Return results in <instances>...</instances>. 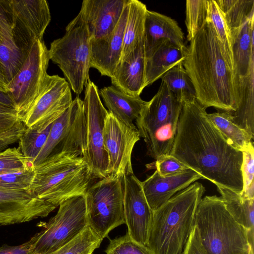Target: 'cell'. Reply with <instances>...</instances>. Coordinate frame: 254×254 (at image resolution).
Returning <instances> with one entry per match:
<instances>
[{
  "label": "cell",
  "mask_w": 254,
  "mask_h": 254,
  "mask_svg": "<svg viewBox=\"0 0 254 254\" xmlns=\"http://www.w3.org/2000/svg\"><path fill=\"white\" fill-rule=\"evenodd\" d=\"M170 154L216 186L243 190L242 152L227 141L195 98L184 102Z\"/></svg>",
  "instance_id": "1"
},
{
  "label": "cell",
  "mask_w": 254,
  "mask_h": 254,
  "mask_svg": "<svg viewBox=\"0 0 254 254\" xmlns=\"http://www.w3.org/2000/svg\"><path fill=\"white\" fill-rule=\"evenodd\" d=\"M183 65L195 91V98L206 109L235 111L240 101L239 79L224 51L214 26L206 22L187 47Z\"/></svg>",
  "instance_id": "2"
},
{
  "label": "cell",
  "mask_w": 254,
  "mask_h": 254,
  "mask_svg": "<svg viewBox=\"0 0 254 254\" xmlns=\"http://www.w3.org/2000/svg\"><path fill=\"white\" fill-rule=\"evenodd\" d=\"M205 191L203 185L195 182L153 211L146 246L154 254H183Z\"/></svg>",
  "instance_id": "3"
},
{
  "label": "cell",
  "mask_w": 254,
  "mask_h": 254,
  "mask_svg": "<svg viewBox=\"0 0 254 254\" xmlns=\"http://www.w3.org/2000/svg\"><path fill=\"white\" fill-rule=\"evenodd\" d=\"M34 171L30 190L55 208L69 198L85 194L94 178L83 158L74 156L48 157Z\"/></svg>",
  "instance_id": "4"
},
{
  "label": "cell",
  "mask_w": 254,
  "mask_h": 254,
  "mask_svg": "<svg viewBox=\"0 0 254 254\" xmlns=\"http://www.w3.org/2000/svg\"><path fill=\"white\" fill-rule=\"evenodd\" d=\"M195 225L207 254H251L247 230L226 209L220 196L206 195L199 200Z\"/></svg>",
  "instance_id": "5"
},
{
  "label": "cell",
  "mask_w": 254,
  "mask_h": 254,
  "mask_svg": "<svg viewBox=\"0 0 254 254\" xmlns=\"http://www.w3.org/2000/svg\"><path fill=\"white\" fill-rule=\"evenodd\" d=\"M184 101L178 98L161 81L157 92L135 120L147 154L156 160L170 153Z\"/></svg>",
  "instance_id": "6"
},
{
  "label": "cell",
  "mask_w": 254,
  "mask_h": 254,
  "mask_svg": "<svg viewBox=\"0 0 254 254\" xmlns=\"http://www.w3.org/2000/svg\"><path fill=\"white\" fill-rule=\"evenodd\" d=\"M91 37L80 11L66 26L65 33L50 44V60L57 64L70 89L78 96L90 81Z\"/></svg>",
  "instance_id": "7"
},
{
  "label": "cell",
  "mask_w": 254,
  "mask_h": 254,
  "mask_svg": "<svg viewBox=\"0 0 254 254\" xmlns=\"http://www.w3.org/2000/svg\"><path fill=\"white\" fill-rule=\"evenodd\" d=\"M87 223L102 240L125 224L123 177L109 175L90 185L85 193Z\"/></svg>",
  "instance_id": "8"
},
{
  "label": "cell",
  "mask_w": 254,
  "mask_h": 254,
  "mask_svg": "<svg viewBox=\"0 0 254 254\" xmlns=\"http://www.w3.org/2000/svg\"><path fill=\"white\" fill-rule=\"evenodd\" d=\"M56 214L41 225L33 236L32 254H45L71 242L88 226L85 195H76L61 203Z\"/></svg>",
  "instance_id": "9"
},
{
  "label": "cell",
  "mask_w": 254,
  "mask_h": 254,
  "mask_svg": "<svg viewBox=\"0 0 254 254\" xmlns=\"http://www.w3.org/2000/svg\"><path fill=\"white\" fill-rule=\"evenodd\" d=\"M49 49L43 40L34 42L18 71L8 83L10 98L21 121L38 96L49 75Z\"/></svg>",
  "instance_id": "10"
},
{
  "label": "cell",
  "mask_w": 254,
  "mask_h": 254,
  "mask_svg": "<svg viewBox=\"0 0 254 254\" xmlns=\"http://www.w3.org/2000/svg\"><path fill=\"white\" fill-rule=\"evenodd\" d=\"M85 149L83 103L78 96L51 127L46 141L33 163L36 166L48 157L70 155L83 157Z\"/></svg>",
  "instance_id": "11"
},
{
  "label": "cell",
  "mask_w": 254,
  "mask_h": 254,
  "mask_svg": "<svg viewBox=\"0 0 254 254\" xmlns=\"http://www.w3.org/2000/svg\"><path fill=\"white\" fill-rule=\"evenodd\" d=\"M85 87V149L83 158L93 177L103 179L109 175L108 156L103 141V129L109 112L101 102L97 86L90 80Z\"/></svg>",
  "instance_id": "12"
},
{
  "label": "cell",
  "mask_w": 254,
  "mask_h": 254,
  "mask_svg": "<svg viewBox=\"0 0 254 254\" xmlns=\"http://www.w3.org/2000/svg\"><path fill=\"white\" fill-rule=\"evenodd\" d=\"M16 43L24 56L34 42L43 40L51 16L45 0H0Z\"/></svg>",
  "instance_id": "13"
},
{
  "label": "cell",
  "mask_w": 254,
  "mask_h": 254,
  "mask_svg": "<svg viewBox=\"0 0 254 254\" xmlns=\"http://www.w3.org/2000/svg\"><path fill=\"white\" fill-rule=\"evenodd\" d=\"M70 87L64 78L48 75L38 96L21 121L40 132L59 118L72 102Z\"/></svg>",
  "instance_id": "14"
},
{
  "label": "cell",
  "mask_w": 254,
  "mask_h": 254,
  "mask_svg": "<svg viewBox=\"0 0 254 254\" xmlns=\"http://www.w3.org/2000/svg\"><path fill=\"white\" fill-rule=\"evenodd\" d=\"M140 138L137 128L127 126L109 112L103 129V141L108 156L109 175L123 178L133 173L131 154Z\"/></svg>",
  "instance_id": "15"
},
{
  "label": "cell",
  "mask_w": 254,
  "mask_h": 254,
  "mask_svg": "<svg viewBox=\"0 0 254 254\" xmlns=\"http://www.w3.org/2000/svg\"><path fill=\"white\" fill-rule=\"evenodd\" d=\"M124 211L127 232L137 243L146 246L153 211L144 194L141 182L133 173L123 177Z\"/></svg>",
  "instance_id": "16"
},
{
  "label": "cell",
  "mask_w": 254,
  "mask_h": 254,
  "mask_svg": "<svg viewBox=\"0 0 254 254\" xmlns=\"http://www.w3.org/2000/svg\"><path fill=\"white\" fill-rule=\"evenodd\" d=\"M55 208L30 190L0 189V225L29 222L47 216Z\"/></svg>",
  "instance_id": "17"
},
{
  "label": "cell",
  "mask_w": 254,
  "mask_h": 254,
  "mask_svg": "<svg viewBox=\"0 0 254 254\" xmlns=\"http://www.w3.org/2000/svg\"><path fill=\"white\" fill-rule=\"evenodd\" d=\"M128 0H84L82 14L91 40L109 36L115 29Z\"/></svg>",
  "instance_id": "18"
},
{
  "label": "cell",
  "mask_w": 254,
  "mask_h": 254,
  "mask_svg": "<svg viewBox=\"0 0 254 254\" xmlns=\"http://www.w3.org/2000/svg\"><path fill=\"white\" fill-rule=\"evenodd\" d=\"M128 2L129 0L114 31L104 38L91 40L90 67L98 70L102 75L111 78L120 62Z\"/></svg>",
  "instance_id": "19"
},
{
  "label": "cell",
  "mask_w": 254,
  "mask_h": 254,
  "mask_svg": "<svg viewBox=\"0 0 254 254\" xmlns=\"http://www.w3.org/2000/svg\"><path fill=\"white\" fill-rule=\"evenodd\" d=\"M199 179L203 178L191 169L168 177L160 176L156 170L152 175L141 182V185L146 199L151 209L154 211L176 193Z\"/></svg>",
  "instance_id": "20"
},
{
  "label": "cell",
  "mask_w": 254,
  "mask_h": 254,
  "mask_svg": "<svg viewBox=\"0 0 254 254\" xmlns=\"http://www.w3.org/2000/svg\"><path fill=\"white\" fill-rule=\"evenodd\" d=\"M145 55L144 39L136 48L117 66L111 83L122 92L140 96L144 85Z\"/></svg>",
  "instance_id": "21"
},
{
  "label": "cell",
  "mask_w": 254,
  "mask_h": 254,
  "mask_svg": "<svg viewBox=\"0 0 254 254\" xmlns=\"http://www.w3.org/2000/svg\"><path fill=\"white\" fill-rule=\"evenodd\" d=\"M187 47L182 49L168 40H160L145 56V87L151 85L174 66L183 63Z\"/></svg>",
  "instance_id": "22"
},
{
  "label": "cell",
  "mask_w": 254,
  "mask_h": 254,
  "mask_svg": "<svg viewBox=\"0 0 254 254\" xmlns=\"http://www.w3.org/2000/svg\"><path fill=\"white\" fill-rule=\"evenodd\" d=\"M163 39L168 40L181 48H187L184 44V34L175 20L147 9L144 30L145 55H147L156 44Z\"/></svg>",
  "instance_id": "23"
},
{
  "label": "cell",
  "mask_w": 254,
  "mask_h": 254,
  "mask_svg": "<svg viewBox=\"0 0 254 254\" xmlns=\"http://www.w3.org/2000/svg\"><path fill=\"white\" fill-rule=\"evenodd\" d=\"M108 112L127 126L136 128L134 124L147 102L140 96L126 94L115 86L104 87L99 91Z\"/></svg>",
  "instance_id": "24"
},
{
  "label": "cell",
  "mask_w": 254,
  "mask_h": 254,
  "mask_svg": "<svg viewBox=\"0 0 254 254\" xmlns=\"http://www.w3.org/2000/svg\"><path fill=\"white\" fill-rule=\"evenodd\" d=\"M254 14L240 27L231 30L235 69L239 77L254 69Z\"/></svg>",
  "instance_id": "25"
},
{
  "label": "cell",
  "mask_w": 254,
  "mask_h": 254,
  "mask_svg": "<svg viewBox=\"0 0 254 254\" xmlns=\"http://www.w3.org/2000/svg\"><path fill=\"white\" fill-rule=\"evenodd\" d=\"M24 56L15 41L10 25L0 4V65L9 82L21 67Z\"/></svg>",
  "instance_id": "26"
},
{
  "label": "cell",
  "mask_w": 254,
  "mask_h": 254,
  "mask_svg": "<svg viewBox=\"0 0 254 254\" xmlns=\"http://www.w3.org/2000/svg\"><path fill=\"white\" fill-rule=\"evenodd\" d=\"M216 187L228 212L247 230L250 244L254 246V199L244 198L239 192L221 186Z\"/></svg>",
  "instance_id": "27"
},
{
  "label": "cell",
  "mask_w": 254,
  "mask_h": 254,
  "mask_svg": "<svg viewBox=\"0 0 254 254\" xmlns=\"http://www.w3.org/2000/svg\"><path fill=\"white\" fill-rule=\"evenodd\" d=\"M240 101L237 110L229 112L231 121L254 139V69L239 77Z\"/></svg>",
  "instance_id": "28"
},
{
  "label": "cell",
  "mask_w": 254,
  "mask_h": 254,
  "mask_svg": "<svg viewBox=\"0 0 254 254\" xmlns=\"http://www.w3.org/2000/svg\"><path fill=\"white\" fill-rule=\"evenodd\" d=\"M147 10L146 5L142 2L138 0H129L120 63L125 60L144 39V22Z\"/></svg>",
  "instance_id": "29"
},
{
  "label": "cell",
  "mask_w": 254,
  "mask_h": 254,
  "mask_svg": "<svg viewBox=\"0 0 254 254\" xmlns=\"http://www.w3.org/2000/svg\"><path fill=\"white\" fill-rule=\"evenodd\" d=\"M207 117L227 141L237 150L243 152L253 142L254 139L249 134L231 121L229 112L218 111L207 114Z\"/></svg>",
  "instance_id": "30"
},
{
  "label": "cell",
  "mask_w": 254,
  "mask_h": 254,
  "mask_svg": "<svg viewBox=\"0 0 254 254\" xmlns=\"http://www.w3.org/2000/svg\"><path fill=\"white\" fill-rule=\"evenodd\" d=\"M183 63L174 66L162 77L168 88L179 99L185 100L195 98V91L190 78L184 67Z\"/></svg>",
  "instance_id": "31"
},
{
  "label": "cell",
  "mask_w": 254,
  "mask_h": 254,
  "mask_svg": "<svg viewBox=\"0 0 254 254\" xmlns=\"http://www.w3.org/2000/svg\"><path fill=\"white\" fill-rule=\"evenodd\" d=\"M231 30L242 26L254 14V0H215Z\"/></svg>",
  "instance_id": "32"
},
{
  "label": "cell",
  "mask_w": 254,
  "mask_h": 254,
  "mask_svg": "<svg viewBox=\"0 0 254 254\" xmlns=\"http://www.w3.org/2000/svg\"><path fill=\"white\" fill-rule=\"evenodd\" d=\"M207 18L212 22L226 57L236 71L232 54L231 29L215 0H208Z\"/></svg>",
  "instance_id": "33"
},
{
  "label": "cell",
  "mask_w": 254,
  "mask_h": 254,
  "mask_svg": "<svg viewBox=\"0 0 254 254\" xmlns=\"http://www.w3.org/2000/svg\"><path fill=\"white\" fill-rule=\"evenodd\" d=\"M102 240L88 226L74 239L64 246L45 254H92Z\"/></svg>",
  "instance_id": "34"
},
{
  "label": "cell",
  "mask_w": 254,
  "mask_h": 254,
  "mask_svg": "<svg viewBox=\"0 0 254 254\" xmlns=\"http://www.w3.org/2000/svg\"><path fill=\"white\" fill-rule=\"evenodd\" d=\"M208 0H187L186 2L185 23L187 40L190 42L206 21Z\"/></svg>",
  "instance_id": "35"
},
{
  "label": "cell",
  "mask_w": 254,
  "mask_h": 254,
  "mask_svg": "<svg viewBox=\"0 0 254 254\" xmlns=\"http://www.w3.org/2000/svg\"><path fill=\"white\" fill-rule=\"evenodd\" d=\"M52 124L40 132L26 127L18 141L20 151L32 164L46 141Z\"/></svg>",
  "instance_id": "36"
},
{
  "label": "cell",
  "mask_w": 254,
  "mask_h": 254,
  "mask_svg": "<svg viewBox=\"0 0 254 254\" xmlns=\"http://www.w3.org/2000/svg\"><path fill=\"white\" fill-rule=\"evenodd\" d=\"M33 167L19 148H8L0 152V175L21 172Z\"/></svg>",
  "instance_id": "37"
},
{
  "label": "cell",
  "mask_w": 254,
  "mask_h": 254,
  "mask_svg": "<svg viewBox=\"0 0 254 254\" xmlns=\"http://www.w3.org/2000/svg\"><path fill=\"white\" fill-rule=\"evenodd\" d=\"M105 252L106 254H154L147 246L132 240L127 231L124 235L110 239Z\"/></svg>",
  "instance_id": "38"
},
{
  "label": "cell",
  "mask_w": 254,
  "mask_h": 254,
  "mask_svg": "<svg viewBox=\"0 0 254 254\" xmlns=\"http://www.w3.org/2000/svg\"><path fill=\"white\" fill-rule=\"evenodd\" d=\"M243 153L241 171L243 181V189L240 193L242 197L254 199V148L253 142Z\"/></svg>",
  "instance_id": "39"
},
{
  "label": "cell",
  "mask_w": 254,
  "mask_h": 254,
  "mask_svg": "<svg viewBox=\"0 0 254 254\" xmlns=\"http://www.w3.org/2000/svg\"><path fill=\"white\" fill-rule=\"evenodd\" d=\"M34 176V167L21 172L0 175V189L30 190Z\"/></svg>",
  "instance_id": "40"
},
{
  "label": "cell",
  "mask_w": 254,
  "mask_h": 254,
  "mask_svg": "<svg viewBox=\"0 0 254 254\" xmlns=\"http://www.w3.org/2000/svg\"><path fill=\"white\" fill-rule=\"evenodd\" d=\"M154 163V168L162 177L176 175L190 169L170 154L160 156Z\"/></svg>",
  "instance_id": "41"
},
{
  "label": "cell",
  "mask_w": 254,
  "mask_h": 254,
  "mask_svg": "<svg viewBox=\"0 0 254 254\" xmlns=\"http://www.w3.org/2000/svg\"><path fill=\"white\" fill-rule=\"evenodd\" d=\"M26 128L24 123L20 121L12 128L0 132V152L6 149L9 145L18 142Z\"/></svg>",
  "instance_id": "42"
},
{
  "label": "cell",
  "mask_w": 254,
  "mask_h": 254,
  "mask_svg": "<svg viewBox=\"0 0 254 254\" xmlns=\"http://www.w3.org/2000/svg\"><path fill=\"white\" fill-rule=\"evenodd\" d=\"M183 254H207L201 244L199 231L195 225L193 228Z\"/></svg>",
  "instance_id": "43"
},
{
  "label": "cell",
  "mask_w": 254,
  "mask_h": 254,
  "mask_svg": "<svg viewBox=\"0 0 254 254\" xmlns=\"http://www.w3.org/2000/svg\"><path fill=\"white\" fill-rule=\"evenodd\" d=\"M34 237L28 241L17 246L4 245L0 247V254H32Z\"/></svg>",
  "instance_id": "44"
},
{
  "label": "cell",
  "mask_w": 254,
  "mask_h": 254,
  "mask_svg": "<svg viewBox=\"0 0 254 254\" xmlns=\"http://www.w3.org/2000/svg\"><path fill=\"white\" fill-rule=\"evenodd\" d=\"M20 121L16 113L0 114V133L12 128Z\"/></svg>",
  "instance_id": "45"
},
{
  "label": "cell",
  "mask_w": 254,
  "mask_h": 254,
  "mask_svg": "<svg viewBox=\"0 0 254 254\" xmlns=\"http://www.w3.org/2000/svg\"><path fill=\"white\" fill-rule=\"evenodd\" d=\"M0 91L7 94L9 92L8 81L4 71L0 65Z\"/></svg>",
  "instance_id": "46"
},
{
  "label": "cell",
  "mask_w": 254,
  "mask_h": 254,
  "mask_svg": "<svg viewBox=\"0 0 254 254\" xmlns=\"http://www.w3.org/2000/svg\"><path fill=\"white\" fill-rule=\"evenodd\" d=\"M0 105L14 109L12 102L9 95L1 91H0Z\"/></svg>",
  "instance_id": "47"
},
{
  "label": "cell",
  "mask_w": 254,
  "mask_h": 254,
  "mask_svg": "<svg viewBox=\"0 0 254 254\" xmlns=\"http://www.w3.org/2000/svg\"><path fill=\"white\" fill-rule=\"evenodd\" d=\"M3 113H16V112L13 108L0 105V114Z\"/></svg>",
  "instance_id": "48"
}]
</instances>
